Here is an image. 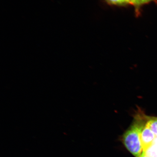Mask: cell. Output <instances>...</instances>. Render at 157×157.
<instances>
[{
  "label": "cell",
  "instance_id": "obj_1",
  "mask_svg": "<svg viewBox=\"0 0 157 157\" xmlns=\"http://www.w3.org/2000/svg\"><path fill=\"white\" fill-rule=\"evenodd\" d=\"M147 117L137 114L134 123L127 130L123 136V142L128 150L134 156L140 157L143 150L140 140V132L146 123L145 119Z\"/></svg>",
  "mask_w": 157,
  "mask_h": 157
},
{
  "label": "cell",
  "instance_id": "obj_2",
  "mask_svg": "<svg viewBox=\"0 0 157 157\" xmlns=\"http://www.w3.org/2000/svg\"><path fill=\"white\" fill-rule=\"evenodd\" d=\"M155 138V135L153 132L145 124L140 132V140L143 151L152 144Z\"/></svg>",
  "mask_w": 157,
  "mask_h": 157
},
{
  "label": "cell",
  "instance_id": "obj_3",
  "mask_svg": "<svg viewBox=\"0 0 157 157\" xmlns=\"http://www.w3.org/2000/svg\"><path fill=\"white\" fill-rule=\"evenodd\" d=\"M147 126L157 137V117H148L146 123Z\"/></svg>",
  "mask_w": 157,
  "mask_h": 157
},
{
  "label": "cell",
  "instance_id": "obj_4",
  "mask_svg": "<svg viewBox=\"0 0 157 157\" xmlns=\"http://www.w3.org/2000/svg\"><path fill=\"white\" fill-rule=\"evenodd\" d=\"M143 153L147 157H157V148L152 144L144 151Z\"/></svg>",
  "mask_w": 157,
  "mask_h": 157
},
{
  "label": "cell",
  "instance_id": "obj_5",
  "mask_svg": "<svg viewBox=\"0 0 157 157\" xmlns=\"http://www.w3.org/2000/svg\"><path fill=\"white\" fill-rule=\"evenodd\" d=\"M109 5L117 6H125L130 5L127 0H105Z\"/></svg>",
  "mask_w": 157,
  "mask_h": 157
},
{
  "label": "cell",
  "instance_id": "obj_6",
  "mask_svg": "<svg viewBox=\"0 0 157 157\" xmlns=\"http://www.w3.org/2000/svg\"><path fill=\"white\" fill-rule=\"evenodd\" d=\"M153 0H133V6H135L136 11H138L140 7L152 2Z\"/></svg>",
  "mask_w": 157,
  "mask_h": 157
},
{
  "label": "cell",
  "instance_id": "obj_7",
  "mask_svg": "<svg viewBox=\"0 0 157 157\" xmlns=\"http://www.w3.org/2000/svg\"><path fill=\"white\" fill-rule=\"evenodd\" d=\"M152 144L154 145L157 148V137H156V138H155L154 141Z\"/></svg>",
  "mask_w": 157,
  "mask_h": 157
},
{
  "label": "cell",
  "instance_id": "obj_8",
  "mask_svg": "<svg viewBox=\"0 0 157 157\" xmlns=\"http://www.w3.org/2000/svg\"><path fill=\"white\" fill-rule=\"evenodd\" d=\"M130 4V5H133V0H127Z\"/></svg>",
  "mask_w": 157,
  "mask_h": 157
},
{
  "label": "cell",
  "instance_id": "obj_9",
  "mask_svg": "<svg viewBox=\"0 0 157 157\" xmlns=\"http://www.w3.org/2000/svg\"><path fill=\"white\" fill-rule=\"evenodd\" d=\"M140 157H147V156H146V155H145L144 154L142 153V154L140 156Z\"/></svg>",
  "mask_w": 157,
  "mask_h": 157
}]
</instances>
